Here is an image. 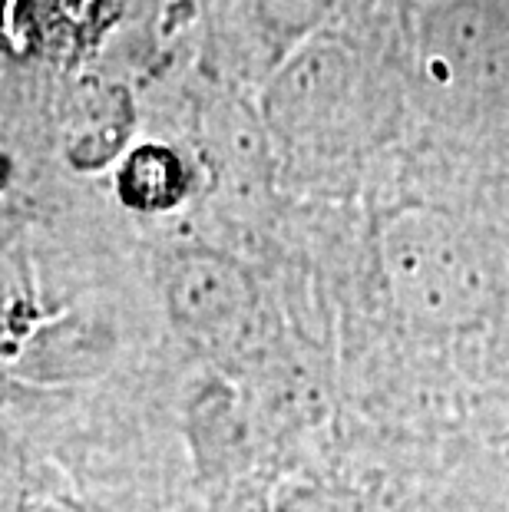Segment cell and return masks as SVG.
Instances as JSON below:
<instances>
[{
  "label": "cell",
  "mask_w": 509,
  "mask_h": 512,
  "mask_svg": "<svg viewBox=\"0 0 509 512\" xmlns=\"http://www.w3.org/2000/svg\"><path fill=\"white\" fill-rule=\"evenodd\" d=\"M123 192L136 205H162L179 192V162L162 149H139L126 162Z\"/></svg>",
  "instance_id": "5b68a950"
},
{
  "label": "cell",
  "mask_w": 509,
  "mask_h": 512,
  "mask_svg": "<svg viewBox=\"0 0 509 512\" xmlns=\"http://www.w3.org/2000/svg\"><path fill=\"white\" fill-rule=\"evenodd\" d=\"M420 43L427 70L447 83L480 86L509 70V17L486 0L433 7Z\"/></svg>",
  "instance_id": "7a4b0ae2"
},
{
  "label": "cell",
  "mask_w": 509,
  "mask_h": 512,
  "mask_svg": "<svg viewBox=\"0 0 509 512\" xmlns=\"http://www.w3.org/2000/svg\"><path fill=\"white\" fill-rule=\"evenodd\" d=\"M381 252L394 298L414 321H467L490 298V271L480 248L440 212L394 215L381 235Z\"/></svg>",
  "instance_id": "6da1fadb"
},
{
  "label": "cell",
  "mask_w": 509,
  "mask_h": 512,
  "mask_svg": "<svg viewBox=\"0 0 509 512\" xmlns=\"http://www.w3.org/2000/svg\"><path fill=\"white\" fill-rule=\"evenodd\" d=\"M331 0H258V7L275 20L278 27H308L321 17Z\"/></svg>",
  "instance_id": "8992f818"
},
{
  "label": "cell",
  "mask_w": 509,
  "mask_h": 512,
  "mask_svg": "<svg viewBox=\"0 0 509 512\" xmlns=\"http://www.w3.org/2000/svg\"><path fill=\"white\" fill-rule=\"evenodd\" d=\"M354 90V57L338 40H308L268 90V119L285 136L324 133Z\"/></svg>",
  "instance_id": "3957f363"
},
{
  "label": "cell",
  "mask_w": 509,
  "mask_h": 512,
  "mask_svg": "<svg viewBox=\"0 0 509 512\" xmlns=\"http://www.w3.org/2000/svg\"><path fill=\"white\" fill-rule=\"evenodd\" d=\"M169 311L186 331L225 337L252 308V285L245 271L212 252L176 255L166 271Z\"/></svg>",
  "instance_id": "277c9868"
}]
</instances>
